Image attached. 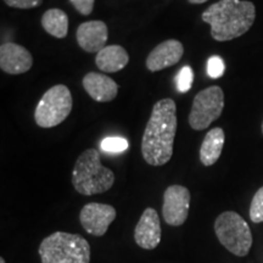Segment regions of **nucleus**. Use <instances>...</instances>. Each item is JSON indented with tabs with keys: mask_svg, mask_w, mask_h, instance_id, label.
<instances>
[{
	"mask_svg": "<svg viewBox=\"0 0 263 263\" xmlns=\"http://www.w3.org/2000/svg\"><path fill=\"white\" fill-rule=\"evenodd\" d=\"M177 126L176 103L173 99H161L154 105L141 139V154L151 166H163L171 160Z\"/></svg>",
	"mask_w": 263,
	"mask_h": 263,
	"instance_id": "nucleus-1",
	"label": "nucleus"
},
{
	"mask_svg": "<svg viewBox=\"0 0 263 263\" xmlns=\"http://www.w3.org/2000/svg\"><path fill=\"white\" fill-rule=\"evenodd\" d=\"M255 5L245 0H219L202 12L203 22L211 26V35L217 42L239 38L254 25Z\"/></svg>",
	"mask_w": 263,
	"mask_h": 263,
	"instance_id": "nucleus-2",
	"label": "nucleus"
},
{
	"mask_svg": "<svg viewBox=\"0 0 263 263\" xmlns=\"http://www.w3.org/2000/svg\"><path fill=\"white\" fill-rule=\"evenodd\" d=\"M114 183V172L103 166L97 150L88 149L81 154L72 171V184L78 193L85 196L101 194L112 188Z\"/></svg>",
	"mask_w": 263,
	"mask_h": 263,
	"instance_id": "nucleus-3",
	"label": "nucleus"
},
{
	"mask_svg": "<svg viewBox=\"0 0 263 263\" xmlns=\"http://www.w3.org/2000/svg\"><path fill=\"white\" fill-rule=\"evenodd\" d=\"M42 263H90V245L80 234L55 232L39 246Z\"/></svg>",
	"mask_w": 263,
	"mask_h": 263,
	"instance_id": "nucleus-4",
	"label": "nucleus"
},
{
	"mask_svg": "<svg viewBox=\"0 0 263 263\" xmlns=\"http://www.w3.org/2000/svg\"><path fill=\"white\" fill-rule=\"evenodd\" d=\"M215 232L219 242L233 255L244 257L252 246L251 229L239 213L223 212L217 217Z\"/></svg>",
	"mask_w": 263,
	"mask_h": 263,
	"instance_id": "nucleus-5",
	"label": "nucleus"
},
{
	"mask_svg": "<svg viewBox=\"0 0 263 263\" xmlns=\"http://www.w3.org/2000/svg\"><path fill=\"white\" fill-rule=\"evenodd\" d=\"M71 91L64 84H58L45 91L35 107V123L42 128H52L64 122L72 110Z\"/></svg>",
	"mask_w": 263,
	"mask_h": 263,
	"instance_id": "nucleus-6",
	"label": "nucleus"
},
{
	"mask_svg": "<svg viewBox=\"0 0 263 263\" xmlns=\"http://www.w3.org/2000/svg\"><path fill=\"white\" fill-rule=\"evenodd\" d=\"M224 108L222 88L213 85L199 91L193 101L189 114V124L194 130H203L221 117Z\"/></svg>",
	"mask_w": 263,
	"mask_h": 263,
	"instance_id": "nucleus-7",
	"label": "nucleus"
},
{
	"mask_svg": "<svg viewBox=\"0 0 263 263\" xmlns=\"http://www.w3.org/2000/svg\"><path fill=\"white\" fill-rule=\"evenodd\" d=\"M190 192L183 185H171L163 194L162 216L167 224L179 227L185 223L189 215Z\"/></svg>",
	"mask_w": 263,
	"mask_h": 263,
	"instance_id": "nucleus-8",
	"label": "nucleus"
},
{
	"mask_svg": "<svg viewBox=\"0 0 263 263\" xmlns=\"http://www.w3.org/2000/svg\"><path fill=\"white\" fill-rule=\"evenodd\" d=\"M116 218V210L111 205L90 202L83 206L80 213V221L85 232L94 236L106 234L108 227Z\"/></svg>",
	"mask_w": 263,
	"mask_h": 263,
	"instance_id": "nucleus-9",
	"label": "nucleus"
},
{
	"mask_svg": "<svg viewBox=\"0 0 263 263\" xmlns=\"http://www.w3.org/2000/svg\"><path fill=\"white\" fill-rule=\"evenodd\" d=\"M161 235L162 230L159 213L155 209L147 207L134 229V239L137 245L144 250H154L160 244Z\"/></svg>",
	"mask_w": 263,
	"mask_h": 263,
	"instance_id": "nucleus-10",
	"label": "nucleus"
},
{
	"mask_svg": "<svg viewBox=\"0 0 263 263\" xmlns=\"http://www.w3.org/2000/svg\"><path fill=\"white\" fill-rule=\"evenodd\" d=\"M32 54L16 43H5L0 47V68L9 74H22L31 70Z\"/></svg>",
	"mask_w": 263,
	"mask_h": 263,
	"instance_id": "nucleus-11",
	"label": "nucleus"
},
{
	"mask_svg": "<svg viewBox=\"0 0 263 263\" xmlns=\"http://www.w3.org/2000/svg\"><path fill=\"white\" fill-rule=\"evenodd\" d=\"M184 54L183 44L177 39H168L154 48L146 59V67L151 72H157L177 65Z\"/></svg>",
	"mask_w": 263,
	"mask_h": 263,
	"instance_id": "nucleus-12",
	"label": "nucleus"
},
{
	"mask_svg": "<svg viewBox=\"0 0 263 263\" xmlns=\"http://www.w3.org/2000/svg\"><path fill=\"white\" fill-rule=\"evenodd\" d=\"M78 45L87 52H98L105 48L107 38L108 29L103 21H88L78 26L76 33Z\"/></svg>",
	"mask_w": 263,
	"mask_h": 263,
	"instance_id": "nucleus-13",
	"label": "nucleus"
},
{
	"mask_svg": "<svg viewBox=\"0 0 263 263\" xmlns=\"http://www.w3.org/2000/svg\"><path fill=\"white\" fill-rule=\"evenodd\" d=\"M82 83L88 95L98 103H108L117 97L118 85L106 74L89 72L84 76Z\"/></svg>",
	"mask_w": 263,
	"mask_h": 263,
	"instance_id": "nucleus-14",
	"label": "nucleus"
},
{
	"mask_svg": "<svg viewBox=\"0 0 263 263\" xmlns=\"http://www.w3.org/2000/svg\"><path fill=\"white\" fill-rule=\"evenodd\" d=\"M129 62V55L121 45H107L97 54L95 64L100 71L105 73H115L123 70Z\"/></svg>",
	"mask_w": 263,
	"mask_h": 263,
	"instance_id": "nucleus-15",
	"label": "nucleus"
},
{
	"mask_svg": "<svg viewBox=\"0 0 263 263\" xmlns=\"http://www.w3.org/2000/svg\"><path fill=\"white\" fill-rule=\"evenodd\" d=\"M224 130L222 128H212L203 138L200 147V161L203 166H212L221 157L223 145H224Z\"/></svg>",
	"mask_w": 263,
	"mask_h": 263,
	"instance_id": "nucleus-16",
	"label": "nucleus"
},
{
	"mask_svg": "<svg viewBox=\"0 0 263 263\" xmlns=\"http://www.w3.org/2000/svg\"><path fill=\"white\" fill-rule=\"evenodd\" d=\"M42 26L52 37L62 39L68 33V17L60 9H50L42 16Z\"/></svg>",
	"mask_w": 263,
	"mask_h": 263,
	"instance_id": "nucleus-17",
	"label": "nucleus"
},
{
	"mask_svg": "<svg viewBox=\"0 0 263 263\" xmlns=\"http://www.w3.org/2000/svg\"><path fill=\"white\" fill-rule=\"evenodd\" d=\"M101 150L108 154L123 153L128 149V141L124 138L120 137H108L105 138L100 144Z\"/></svg>",
	"mask_w": 263,
	"mask_h": 263,
	"instance_id": "nucleus-18",
	"label": "nucleus"
},
{
	"mask_svg": "<svg viewBox=\"0 0 263 263\" xmlns=\"http://www.w3.org/2000/svg\"><path fill=\"white\" fill-rule=\"evenodd\" d=\"M193 81H194V72L193 68L190 66H184L178 72L176 78V83H177V89H178L180 93H186L192 89L193 85Z\"/></svg>",
	"mask_w": 263,
	"mask_h": 263,
	"instance_id": "nucleus-19",
	"label": "nucleus"
},
{
	"mask_svg": "<svg viewBox=\"0 0 263 263\" xmlns=\"http://www.w3.org/2000/svg\"><path fill=\"white\" fill-rule=\"evenodd\" d=\"M250 218L254 223L263 222V186L256 192L250 206Z\"/></svg>",
	"mask_w": 263,
	"mask_h": 263,
	"instance_id": "nucleus-20",
	"label": "nucleus"
},
{
	"mask_svg": "<svg viewBox=\"0 0 263 263\" xmlns=\"http://www.w3.org/2000/svg\"><path fill=\"white\" fill-rule=\"evenodd\" d=\"M224 70L226 66L222 58L212 57L209 59V61H207V73L213 80L222 77L223 73H224Z\"/></svg>",
	"mask_w": 263,
	"mask_h": 263,
	"instance_id": "nucleus-21",
	"label": "nucleus"
},
{
	"mask_svg": "<svg viewBox=\"0 0 263 263\" xmlns=\"http://www.w3.org/2000/svg\"><path fill=\"white\" fill-rule=\"evenodd\" d=\"M5 4L10 8L16 9H33L38 8L43 0H4Z\"/></svg>",
	"mask_w": 263,
	"mask_h": 263,
	"instance_id": "nucleus-22",
	"label": "nucleus"
},
{
	"mask_svg": "<svg viewBox=\"0 0 263 263\" xmlns=\"http://www.w3.org/2000/svg\"><path fill=\"white\" fill-rule=\"evenodd\" d=\"M70 2L81 15L88 16L93 11L95 0H70Z\"/></svg>",
	"mask_w": 263,
	"mask_h": 263,
	"instance_id": "nucleus-23",
	"label": "nucleus"
},
{
	"mask_svg": "<svg viewBox=\"0 0 263 263\" xmlns=\"http://www.w3.org/2000/svg\"><path fill=\"white\" fill-rule=\"evenodd\" d=\"M190 4H203L207 0H188Z\"/></svg>",
	"mask_w": 263,
	"mask_h": 263,
	"instance_id": "nucleus-24",
	"label": "nucleus"
},
{
	"mask_svg": "<svg viewBox=\"0 0 263 263\" xmlns=\"http://www.w3.org/2000/svg\"><path fill=\"white\" fill-rule=\"evenodd\" d=\"M0 263H5V259L3 257H0Z\"/></svg>",
	"mask_w": 263,
	"mask_h": 263,
	"instance_id": "nucleus-25",
	"label": "nucleus"
},
{
	"mask_svg": "<svg viewBox=\"0 0 263 263\" xmlns=\"http://www.w3.org/2000/svg\"><path fill=\"white\" fill-rule=\"evenodd\" d=\"M262 132H263V123H262Z\"/></svg>",
	"mask_w": 263,
	"mask_h": 263,
	"instance_id": "nucleus-26",
	"label": "nucleus"
}]
</instances>
